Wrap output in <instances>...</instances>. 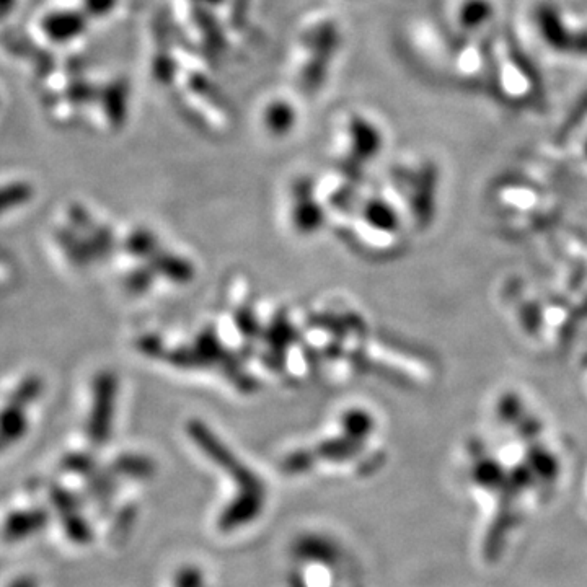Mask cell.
Returning <instances> with one entry per match:
<instances>
[{
  "instance_id": "obj_8",
  "label": "cell",
  "mask_w": 587,
  "mask_h": 587,
  "mask_svg": "<svg viewBox=\"0 0 587 587\" xmlns=\"http://www.w3.org/2000/svg\"><path fill=\"white\" fill-rule=\"evenodd\" d=\"M27 410V405L5 398L4 405L0 407V452L9 451L27 436Z\"/></svg>"
},
{
  "instance_id": "obj_5",
  "label": "cell",
  "mask_w": 587,
  "mask_h": 587,
  "mask_svg": "<svg viewBox=\"0 0 587 587\" xmlns=\"http://www.w3.org/2000/svg\"><path fill=\"white\" fill-rule=\"evenodd\" d=\"M87 17L79 10H54L41 20V30L53 43H71L84 35Z\"/></svg>"
},
{
  "instance_id": "obj_9",
  "label": "cell",
  "mask_w": 587,
  "mask_h": 587,
  "mask_svg": "<svg viewBox=\"0 0 587 587\" xmlns=\"http://www.w3.org/2000/svg\"><path fill=\"white\" fill-rule=\"evenodd\" d=\"M493 12L490 0H467L460 9V23L467 30H478L490 22L495 15Z\"/></svg>"
},
{
  "instance_id": "obj_12",
  "label": "cell",
  "mask_w": 587,
  "mask_h": 587,
  "mask_svg": "<svg viewBox=\"0 0 587 587\" xmlns=\"http://www.w3.org/2000/svg\"><path fill=\"white\" fill-rule=\"evenodd\" d=\"M268 120H270L271 128L279 131V129L289 128L292 121H294V116H292L289 106H274L273 110L270 111Z\"/></svg>"
},
{
  "instance_id": "obj_2",
  "label": "cell",
  "mask_w": 587,
  "mask_h": 587,
  "mask_svg": "<svg viewBox=\"0 0 587 587\" xmlns=\"http://www.w3.org/2000/svg\"><path fill=\"white\" fill-rule=\"evenodd\" d=\"M568 195L550 177L503 173L491 181L482 198L483 226L509 245L547 242L565 229Z\"/></svg>"
},
{
  "instance_id": "obj_13",
  "label": "cell",
  "mask_w": 587,
  "mask_h": 587,
  "mask_svg": "<svg viewBox=\"0 0 587 587\" xmlns=\"http://www.w3.org/2000/svg\"><path fill=\"white\" fill-rule=\"evenodd\" d=\"M115 4L116 0H84V9L90 17H103Z\"/></svg>"
},
{
  "instance_id": "obj_6",
  "label": "cell",
  "mask_w": 587,
  "mask_h": 587,
  "mask_svg": "<svg viewBox=\"0 0 587 587\" xmlns=\"http://www.w3.org/2000/svg\"><path fill=\"white\" fill-rule=\"evenodd\" d=\"M115 380L110 374H102L95 382V397L90 415L89 433L95 441H103L110 429L111 411H113Z\"/></svg>"
},
{
  "instance_id": "obj_14",
  "label": "cell",
  "mask_w": 587,
  "mask_h": 587,
  "mask_svg": "<svg viewBox=\"0 0 587 587\" xmlns=\"http://www.w3.org/2000/svg\"><path fill=\"white\" fill-rule=\"evenodd\" d=\"M2 587H41V584L35 574L18 573L12 576L9 581H5Z\"/></svg>"
},
{
  "instance_id": "obj_15",
  "label": "cell",
  "mask_w": 587,
  "mask_h": 587,
  "mask_svg": "<svg viewBox=\"0 0 587 587\" xmlns=\"http://www.w3.org/2000/svg\"><path fill=\"white\" fill-rule=\"evenodd\" d=\"M15 4H17V0H0V20L12 14Z\"/></svg>"
},
{
  "instance_id": "obj_3",
  "label": "cell",
  "mask_w": 587,
  "mask_h": 587,
  "mask_svg": "<svg viewBox=\"0 0 587 587\" xmlns=\"http://www.w3.org/2000/svg\"><path fill=\"white\" fill-rule=\"evenodd\" d=\"M537 263L570 297L587 320V227L563 229L542 243Z\"/></svg>"
},
{
  "instance_id": "obj_4",
  "label": "cell",
  "mask_w": 587,
  "mask_h": 587,
  "mask_svg": "<svg viewBox=\"0 0 587 587\" xmlns=\"http://www.w3.org/2000/svg\"><path fill=\"white\" fill-rule=\"evenodd\" d=\"M543 41L563 54L587 58V30H571L557 5L540 4L534 12Z\"/></svg>"
},
{
  "instance_id": "obj_11",
  "label": "cell",
  "mask_w": 587,
  "mask_h": 587,
  "mask_svg": "<svg viewBox=\"0 0 587 587\" xmlns=\"http://www.w3.org/2000/svg\"><path fill=\"white\" fill-rule=\"evenodd\" d=\"M576 379L579 389L583 390L587 398V336L576 349Z\"/></svg>"
},
{
  "instance_id": "obj_10",
  "label": "cell",
  "mask_w": 587,
  "mask_h": 587,
  "mask_svg": "<svg viewBox=\"0 0 587 587\" xmlns=\"http://www.w3.org/2000/svg\"><path fill=\"white\" fill-rule=\"evenodd\" d=\"M33 193V186L27 181H14L0 186V216L27 204L33 198Z\"/></svg>"
},
{
  "instance_id": "obj_7",
  "label": "cell",
  "mask_w": 587,
  "mask_h": 587,
  "mask_svg": "<svg viewBox=\"0 0 587 587\" xmlns=\"http://www.w3.org/2000/svg\"><path fill=\"white\" fill-rule=\"evenodd\" d=\"M45 521L46 514L41 508H12L0 522V535L7 542H25L33 537L35 530L40 529Z\"/></svg>"
},
{
  "instance_id": "obj_1",
  "label": "cell",
  "mask_w": 587,
  "mask_h": 587,
  "mask_svg": "<svg viewBox=\"0 0 587 587\" xmlns=\"http://www.w3.org/2000/svg\"><path fill=\"white\" fill-rule=\"evenodd\" d=\"M493 301L511 335L537 356L571 353L587 336L586 318L537 261L501 274Z\"/></svg>"
}]
</instances>
